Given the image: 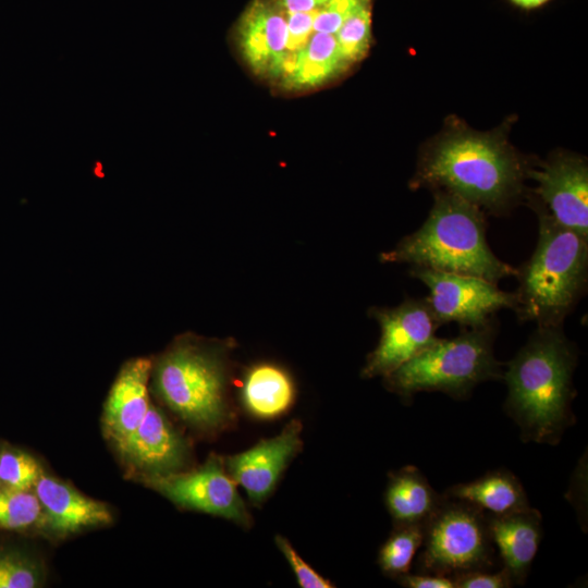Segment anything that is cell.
Here are the masks:
<instances>
[{
    "instance_id": "4fadbf2b",
    "label": "cell",
    "mask_w": 588,
    "mask_h": 588,
    "mask_svg": "<svg viewBox=\"0 0 588 588\" xmlns=\"http://www.w3.org/2000/svg\"><path fill=\"white\" fill-rule=\"evenodd\" d=\"M301 434L302 424L291 420L278 436L223 458L228 474L243 487L254 505L262 504L270 497L282 473L301 451Z\"/></svg>"
},
{
    "instance_id": "4316f807",
    "label": "cell",
    "mask_w": 588,
    "mask_h": 588,
    "mask_svg": "<svg viewBox=\"0 0 588 588\" xmlns=\"http://www.w3.org/2000/svg\"><path fill=\"white\" fill-rule=\"evenodd\" d=\"M371 0H329L314 19V32L335 34L341 25Z\"/></svg>"
},
{
    "instance_id": "5b68a950",
    "label": "cell",
    "mask_w": 588,
    "mask_h": 588,
    "mask_svg": "<svg viewBox=\"0 0 588 588\" xmlns=\"http://www.w3.org/2000/svg\"><path fill=\"white\" fill-rule=\"evenodd\" d=\"M225 345L184 335L152 364L155 389L188 425L216 431L231 419Z\"/></svg>"
},
{
    "instance_id": "ba28073f",
    "label": "cell",
    "mask_w": 588,
    "mask_h": 588,
    "mask_svg": "<svg viewBox=\"0 0 588 588\" xmlns=\"http://www.w3.org/2000/svg\"><path fill=\"white\" fill-rule=\"evenodd\" d=\"M409 273L429 290L425 299L440 326L456 322L462 328H479L497 319L499 310L515 307L514 292L480 278L417 267Z\"/></svg>"
},
{
    "instance_id": "d6986e66",
    "label": "cell",
    "mask_w": 588,
    "mask_h": 588,
    "mask_svg": "<svg viewBox=\"0 0 588 588\" xmlns=\"http://www.w3.org/2000/svg\"><path fill=\"white\" fill-rule=\"evenodd\" d=\"M468 502L487 514L501 516L530 507L524 486L509 469H495L450 487L443 494Z\"/></svg>"
},
{
    "instance_id": "4dcf8cb0",
    "label": "cell",
    "mask_w": 588,
    "mask_h": 588,
    "mask_svg": "<svg viewBox=\"0 0 588 588\" xmlns=\"http://www.w3.org/2000/svg\"><path fill=\"white\" fill-rule=\"evenodd\" d=\"M285 13L310 12L321 9L329 0H272Z\"/></svg>"
},
{
    "instance_id": "7402d4cb",
    "label": "cell",
    "mask_w": 588,
    "mask_h": 588,
    "mask_svg": "<svg viewBox=\"0 0 588 588\" xmlns=\"http://www.w3.org/2000/svg\"><path fill=\"white\" fill-rule=\"evenodd\" d=\"M46 528L42 506L33 491L13 490L0 486V528Z\"/></svg>"
},
{
    "instance_id": "d4e9b609",
    "label": "cell",
    "mask_w": 588,
    "mask_h": 588,
    "mask_svg": "<svg viewBox=\"0 0 588 588\" xmlns=\"http://www.w3.org/2000/svg\"><path fill=\"white\" fill-rule=\"evenodd\" d=\"M40 565L16 551H0V588H35L42 584Z\"/></svg>"
},
{
    "instance_id": "9c48e42d",
    "label": "cell",
    "mask_w": 588,
    "mask_h": 588,
    "mask_svg": "<svg viewBox=\"0 0 588 588\" xmlns=\"http://www.w3.org/2000/svg\"><path fill=\"white\" fill-rule=\"evenodd\" d=\"M380 326V339L360 371L365 379L385 377L431 346L440 324L424 298H407L392 308L369 310Z\"/></svg>"
},
{
    "instance_id": "f546056e",
    "label": "cell",
    "mask_w": 588,
    "mask_h": 588,
    "mask_svg": "<svg viewBox=\"0 0 588 588\" xmlns=\"http://www.w3.org/2000/svg\"><path fill=\"white\" fill-rule=\"evenodd\" d=\"M400 585L407 588H455L453 577L409 572L395 579Z\"/></svg>"
},
{
    "instance_id": "30bf717a",
    "label": "cell",
    "mask_w": 588,
    "mask_h": 588,
    "mask_svg": "<svg viewBox=\"0 0 588 588\" xmlns=\"http://www.w3.org/2000/svg\"><path fill=\"white\" fill-rule=\"evenodd\" d=\"M145 483L174 504L249 527L252 517L224 462L211 455L195 470L144 479Z\"/></svg>"
},
{
    "instance_id": "8992f818",
    "label": "cell",
    "mask_w": 588,
    "mask_h": 588,
    "mask_svg": "<svg viewBox=\"0 0 588 588\" xmlns=\"http://www.w3.org/2000/svg\"><path fill=\"white\" fill-rule=\"evenodd\" d=\"M498 321L463 328L454 338H439L431 346L383 377L384 387L404 400L418 392H442L464 400L481 382L500 380L502 364L493 352Z\"/></svg>"
},
{
    "instance_id": "2e32d148",
    "label": "cell",
    "mask_w": 588,
    "mask_h": 588,
    "mask_svg": "<svg viewBox=\"0 0 588 588\" xmlns=\"http://www.w3.org/2000/svg\"><path fill=\"white\" fill-rule=\"evenodd\" d=\"M34 492L45 513L46 529L58 537H66L112 522V513L107 504L90 499L44 473L37 480Z\"/></svg>"
},
{
    "instance_id": "e0dca14e",
    "label": "cell",
    "mask_w": 588,
    "mask_h": 588,
    "mask_svg": "<svg viewBox=\"0 0 588 588\" xmlns=\"http://www.w3.org/2000/svg\"><path fill=\"white\" fill-rule=\"evenodd\" d=\"M487 515L502 567L514 585H524L542 538L541 513L530 506L507 515Z\"/></svg>"
},
{
    "instance_id": "3957f363",
    "label": "cell",
    "mask_w": 588,
    "mask_h": 588,
    "mask_svg": "<svg viewBox=\"0 0 588 588\" xmlns=\"http://www.w3.org/2000/svg\"><path fill=\"white\" fill-rule=\"evenodd\" d=\"M380 260L476 277L495 284L517 273L489 247L483 211L445 191H436L422 225L382 253Z\"/></svg>"
},
{
    "instance_id": "83f0119b",
    "label": "cell",
    "mask_w": 588,
    "mask_h": 588,
    "mask_svg": "<svg viewBox=\"0 0 588 588\" xmlns=\"http://www.w3.org/2000/svg\"><path fill=\"white\" fill-rule=\"evenodd\" d=\"M275 544L286 559L292 571L294 572L297 583L302 588H332L334 585L319 573H317L309 564L291 546L289 540L280 535L274 538Z\"/></svg>"
},
{
    "instance_id": "44dd1931",
    "label": "cell",
    "mask_w": 588,
    "mask_h": 588,
    "mask_svg": "<svg viewBox=\"0 0 588 588\" xmlns=\"http://www.w3.org/2000/svg\"><path fill=\"white\" fill-rule=\"evenodd\" d=\"M425 526L394 524L378 554V564L385 576L393 579L409 572L424 541Z\"/></svg>"
},
{
    "instance_id": "52a82bcc",
    "label": "cell",
    "mask_w": 588,
    "mask_h": 588,
    "mask_svg": "<svg viewBox=\"0 0 588 588\" xmlns=\"http://www.w3.org/2000/svg\"><path fill=\"white\" fill-rule=\"evenodd\" d=\"M419 573L454 577L474 571H492L494 547L488 515L481 509L444 497L425 525Z\"/></svg>"
},
{
    "instance_id": "f1b7e54d",
    "label": "cell",
    "mask_w": 588,
    "mask_h": 588,
    "mask_svg": "<svg viewBox=\"0 0 588 588\" xmlns=\"http://www.w3.org/2000/svg\"><path fill=\"white\" fill-rule=\"evenodd\" d=\"M455 588H510L514 583L506 569L501 567L498 572L474 571L453 577Z\"/></svg>"
},
{
    "instance_id": "ffe728a7",
    "label": "cell",
    "mask_w": 588,
    "mask_h": 588,
    "mask_svg": "<svg viewBox=\"0 0 588 588\" xmlns=\"http://www.w3.org/2000/svg\"><path fill=\"white\" fill-rule=\"evenodd\" d=\"M294 388L289 375L278 366L260 364L246 373L242 400L255 417L270 419L285 413L292 405Z\"/></svg>"
},
{
    "instance_id": "1f68e13d",
    "label": "cell",
    "mask_w": 588,
    "mask_h": 588,
    "mask_svg": "<svg viewBox=\"0 0 588 588\" xmlns=\"http://www.w3.org/2000/svg\"><path fill=\"white\" fill-rule=\"evenodd\" d=\"M513 4L523 9H535L541 7L549 0H510Z\"/></svg>"
},
{
    "instance_id": "cb8c5ba5",
    "label": "cell",
    "mask_w": 588,
    "mask_h": 588,
    "mask_svg": "<svg viewBox=\"0 0 588 588\" xmlns=\"http://www.w3.org/2000/svg\"><path fill=\"white\" fill-rule=\"evenodd\" d=\"M41 474L39 463L29 454L17 450L0 453V486L33 491Z\"/></svg>"
},
{
    "instance_id": "7a4b0ae2",
    "label": "cell",
    "mask_w": 588,
    "mask_h": 588,
    "mask_svg": "<svg viewBox=\"0 0 588 588\" xmlns=\"http://www.w3.org/2000/svg\"><path fill=\"white\" fill-rule=\"evenodd\" d=\"M527 168L503 135L460 131L426 149L412 187L450 192L500 216L523 197Z\"/></svg>"
},
{
    "instance_id": "484cf974",
    "label": "cell",
    "mask_w": 588,
    "mask_h": 588,
    "mask_svg": "<svg viewBox=\"0 0 588 588\" xmlns=\"http://www.w3.org/2000/svg\"><path fill=\"white\" fill-rule=\"evenodd\" d=\"M297 58L326 66L335 74L348 66L341 54L334 34L315 32Z\"/></svg>"
},
{
    "instance_id": "6da1fadb",
    "label": "cell",
    "mask_w": 588,
    "mask_h": 588,
    "mask_svg": "<svg viewBox=\"0 0 588 588\" xmlns=\"http://www.w3.org/2000/svg\"><path fill=\"white\" fill-rule=\"evenodd\" d=\"M577 359L576 344L563 326L537 327L506 364L504 411L519 427L524 442L556 445L575 424L572 402Z\"/></svg>"
},
{
    "instance_id": "9a60e30c",
    "label": "cell",
    "mask_w": 588,
    "mask_h": 588,
    "mask_svg": "<svg viewBox=\"0 0 588 588\" xmlns=\"http://www.w3.org/2000/svg\"><path fill=\"white\" fill-rule=\"evenodd\" d=\"M152 362L132 358L120 369L105 403L102 425L106 436L119 444L143 421L149 409L148 382Z\"/></svg>"
},
{
    "instance_id": "277c9868",
    "label": "cell",
    "mask_w": 588,
    "mask_h": 588,
    "mask_svg": "<svg viewBox=\"0 0 588 588\" xmlns=\"http://www.w3.org/2000/svg\"><path fill=\"white\" fill-rule=\"evenodd\" d=\"M538 240L530 258L516 268L518 286L513 311L519 322L563 326L586 294L588 238L559 225L536 201Z\"/></svg>"
},
{
    "instance_id": "8fae6325",
    "label": "cell",
    "mask_w": 588,
    "mask_h": 588,
    "mask_svg": "<svg viewBox=\"0 0 588 588\" xmlns=\"http://www.w3.org/2000/svg\"><path fill=\"white\" fill-rule=\"evenodd\" d=\"M535 198L561 226L588 238V166L584 158L556 154L538 167L528 166Z\"/></svg>"
},
{
    "instance_id": "5bb4252c",
    "label": "cell",
    "mask_w": 588,
    "mask_h": 588,
    "mask_svg": "<svg viewBox=\"0 0 588 588\" xmlns=\"http://www.w3.org/2000/svg\"><path fill=\"white\" fill-rule=\"evenodd\" d=\"M237 40L255 73L279 76L289 40L285 12L272 0H253L238 22Z\"/></svg>"
},
{
    "instance_id": "7c38bea8",
    "label": "cell",
    "mask_w": 588,
    "mask_h": 588,
    "mask_svg": "<svg viewBox=\"0 0 588 588\" xmlns=\"http://www.w3.org/2000/svg\"><path fill=\"white\" fill-rule=\"evenodd\" d=\"M117 448L126 466L143 479L182 471L189 458L186 439L154 404Z\"/></svg>"
},
{
    "instance_id": "ac0fdd59",
    "label": "cell",
    "mask_w": 588,
    "mask_h": 588,
    "mask_svg": "<svg viewBox=\"0 0 588 588\" xmlns=\"http://www.w3.org/2000/svg\"><path fill=\"white\" fill-rule=\"evenodd\" d=\"M440 495L424 474L408 465L389 474L384 503L394 524L425 526L441 505Z\"/></svg>"
},
{
    "instance_id": "603a6c76",
    "label": "cell",
    "mask_w": 588,
    "mask_h": 588,
    "mask_svg": "<svg viewBox=\"0 0 588 588\" xmlns=\"http://www.w3.org/2000/svg\"><path fill=\"white\" fill-rule=\"evenodd\" d=\"M334 35L348 65L363 59L371 42V3L351 15Z\"/></svg>"
}]
</instances>
